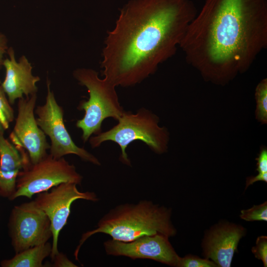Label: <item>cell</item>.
I'll return each mask as SVG.
<instances>
[{
  "instance_id": "cell-1",
  "label": "cell",
  "mask_w": 267,
  "mask_h": 267,
  "mask_svg": "<svg viewBox=\"0 0 267 267\" xmlns=\"http://www.w3.org/2000/svg\"><path fill=\"white\" fill-rule=\"evenodd\" d=\"M197 12L190 0H131L104 41L102 75L129 87L153 74L176 52Z\"/></svg>"
},
{
  "instance_id": "cell-2",
  "label": "cell",
  "mask_w": 267,
  "mask_h": 267,
  "mask_svg": "<svg viewBox=\"0 0 267 267\" xmlns=\"http://www.w3.org/2000/svg\"><path fill=\"white\" fill-rule=\"evenodd\" d=\"M267 47V0H205L179 47L205 81L224 86Z\"/></svg>"
},
{
  "instance_id": "cell-3",
  "label": "cell",
  "mask_w": 267,
  "mask_h": 267,
  "mask_svg": "<svg viewBox=\"0 0 267 267\" xmlns=\"http://www.w3.org/2000/svg\"><path fill=\"white\" fill-rule=\"evenodd\" d=\"M171 210L149 200L116 206L98 221L96 227L83 233L74 252L76 260L84 242L92 235L102 233L112 239L129 242L146 235L161 234L173 237L177 230L171 221Z\"/></svg>"
},
{
  "instance_id": "cell-4",
  "label": "cell",
  "mask_w": 267,
  "mask_h": 267,
  "mask_svg": "<svg viewBox=\"0 0 267 267\" xmlns=\"http://www.w3.org/2000/svg\"><path fill=\"white\" fill-rule=\"evenodd\" d=\"M117 121L118 124L110 129L89 138L92 148L98 147L105 141L114 142L121 149L120 161L130 166L131 162L126 149L135 140L143 142L156 154L167 152L169 133L165 127L159 126V118L151 111L145 108L135 113L125 111Z\"/></svg>"
},
{
  "instance_id": "cell-5",
  "label": "cell",
  "mask_w": 267,
  "mask_h": 267,
  "mask_svg": "<svg viewBox=\"0 0 267 267\" xmlns=\"http://www.w3.org/2000/svg\"><path fill=\"white\" fill-rule=\"evenodd\" d=\"M79 84L87 88L89 94L88 100L80 101L77 108L84 110L83 118L76 122V127L82 131V139L86 142L92 134L101 132L103 121L112 118L118 120L124 110L121 105L116 87L106 79L100 78L95 70L79 68L73 72Z\"/></svg>"
},
{
  "instance_id": "cell-6",
  "label": "cell",
  "mask_w": 267,
  "mask_h": 267,
  "mask_svg": "<svg viewBox=\"0 0 267 267\" xmlns=\"http://www.w3.org/2000/svg\"><path fill=\"white\" fill-rule=\"evenodd\" d=\"M83 177L75 167L63 157L55 158L50 154L21 172L17 178L16 190L9 200L21 196L31 198L58 184L72 182L81 184Z\"/></svg>"
},
{
  "instance_id": "cell-7",
  "label": "cell",
  "mask_w": 267,
  "mask_h": 267,
  "mask_svg": "<svg viewBox=\"0 0 267 267\" xmlns=\"http://www.w3.org/2000/svg\"><path fill=\"white\" fill-rule=\"evenodd\" d=\"M47 89L45 104L38 106L35 112L39 127L50 139V154L55 158L75 154L84 161L100 166V162L95 156L78 146L72 140L64 125L63 109L57 103L48 80Z\"/></svg>"
},
{
  "instance_id": "cell-8",
  "label": "cell",
  "mask_w": 267,
  "mask_h": 267,
  "mask_svg": "<svg viewBox=\"0 0 267 267\" xmlns=\"http://www.w3.org/2000/svg\"><path fill=\"white\" fill-rule=\"evenodd\" d=\"M8 227L11 244L16 253L45 243L52 237L50 221L34 201L14 207Z\"/></svg>"
},
{
  "instance_id": "cell-9",
  "label": "cell",
  "mask_w": 267,
  "mask_h": 267,
  "mask_svg": "<svg viewBox=\"0 0 267 267\" xmlns=\"http://www.w3.org/2000/svg\"><path fill=\"white\" fill-rule=\"evenodd\" d=\"M77 184L62 183L53 187L49 192L38 194L34 200L50 221L52 244L50 257L52 259L59 252L57 244L61 230L67 223L72 203L77 199L96 202L98 198L94 192L79 191Z\"/></svg>"
},
{
  "instance_id": "cell-10",
  "label": "cell",
  "mask_w": 267,
  "mask_h": 267,
  "mask_svg": "<svg viewBox=\"0 0 267 267\" xmlns=\"http://www.w3.org/2000/svg\"><path fill=\"white\" fill-rule=\"evenodd\" d=\"M37 97L35 93L19 99L17 116L9 136L12 144L26 150L33 164L44 158L50 148L45 134L39 127L34 116Z\"/></svg>"
},
{
  "instance_id": "cell-11",
  "label": "cell",
  "mask_w": 267,
  "mask_h": 267,
  "mask_svg": "<svg viewBox=\"0 0 267 267\" xmlns=\"http://www.w3.org/2000/svg\"><path fill=\"white\" fill-rule=\"evenodd\" d=\"M161 234L146 235L129 242L115 239L105 241L103 246L107 255L125 256L133 259H146L178 267L180 257L169 240Z\"/></svg>"
},
{
  "instance_id": "cell-12",
  "label": "cell",
  "mask_w": 267,
  "mask_h": 267,
  "mask_svg": "<svg viewBox=\"0 0 267 267\" xmlns=\"http://www.w3.org/2000/svg\"><path fill=\"white\" fill-rule=\"evenodd\" d=\"M246 229L228 221L219 222L206 231L202 240V255L218 267H229Z\"/></svg>"
},
{
  "instance_id": "cell-13",
  "label": "cell",
  "mask_w": 267,
  "mask_h": 267,
  "mask_svg": "<svg viewBox=\"0 0 267 267\" xmlns=\"http://www.w3.org/2000/svg\"><path fill=\"white\" fill-rule=\"evenodd\" d=\"M7 52L9 58L4 59L3 62L5 77L1 86L10 104H13L17 99L24 97V95L28 97L36 93L38 88L36 84L40 78L32 75L31 64L24 55L17 62L12 47L9 48Z\"/></svg>"
},
{
  "instance_id": "cell-14",
  "label": "cell",
  "mask_w": 267,
  "mask_h": 267,
  "mask_svg": "<svg viewBox=\"0 0 267 267\" xmlns=\"http://www.w3.org/2000/svg\"><path fill=\"white\" fill-rule=\"evenodd\" d=\"M0 130V196L9 199L15 192L19 173L31 164L28 152L5 139Z\"/></svg>"
},
{
  "instance_id": "cell-15",
  "label": "cell",
  "mask_w": 267,
  "mask_h": 267,
  "mask_svg": "<svg viewBox=\"0 0 267 267\" xmlns=\"http://www.w3.org/2000/svg\"><path fill=\"white\" fill-rule=\"evenodd\" d=\"M52 244L48 242L35 246L20 252L10 259L2 260V267H43L44 259L50 256Z\"/></svg>"
},
{
  "instance_id": "cell-16",
  "label": "cell",
  "mask_w": 267,
  "mask_h": 267,
  "mask_svg": "<svg viewBox=\"0 0 267 267\" xmlns=\"http://www.w3.org/2000/svg\"><path fill=\"white\" fill-rule=\"evenodd\" d=\"M256 102L255 117L262 124L267 123V79H262L255 89Z\"/></svg>"
},
{
  "instance_id": "cell-17",
  "label": "cell",
  "mask_w": 267,
  "mask_h": 267,
  "mask_svg": "<svg viewBox=\"0 0 267 267\" xmlns=\"http://www.w3.org/2000/svg\"><path fill=\"white\" fill-rule=\"evenodd\" d=\"M240 217L247 222L267 221V202H264L258 205H254L251 208L242 210Z\"/></svg>"
},
{
  "instance_id": "cell-18",
  "label": "cell",
  "mask_w": 267,
  "mask_h": 267,
  "mask_svg": "<svg viewBox=\"0 0 267 267\" xmlns=\"http://www.w3.org/2000/svg\"><path fill=\"white\" fill-rule=\"evenodd\" d=\"M212 261L188 254L179 258L178 267H217Z\"/></svg>"
},
{
  "instance_id": "cell-19",
  "label": "cell",
  "mask_w": 267,
  "mask_h": 267,
  "mask_svg": "<svg viewBox=\"0 0 267 267\" xmlns=\"http://www.w3.org/2000/svg\"><path fill=\"white\" fill-rule=\"evenodd\" d=\"M255 258L261 260L264 266H267V236L262 235L257 237L255 246L252 248Z\"/></svg>"
},
{
  "instance_id": "cell-20",
  "label": "cell",
  "mask_w": 267,
  "mask_h": 267,
  "mask_svg": "<svg viewBox=\"0 0 267 267\" xmlns=\"http://www.w3.org/2000/svg\"><path fill=\"white\" fill-rule=\"evenodd\" d=\"M0 110L5 116L9 123L12 122L14 118V111L10 105L6 93L1 86H0Z\"/></svg>"
},
{
  "instance_id": "cell-21",
  "label": "cell",
  "mask_w": 267,
  "mask_h": 267,
  "mask_svg": "<svg viewBox=\"0 0 267 267\" xmlns=\"http://www.w3.org/2000/svg\"><path fill=\"white\" fill-rule=\"evenodd\" d=\"M256 160L257 161L256 171L258 173H267V149L266 147H262Z\"/></svg>"
},
{
  "instance_id": "cell-22",
  "label": "cell",
  "mask_w": 267,
  "mask_h": 267,
  "mask_svg": "<svg viewBox=\"0 0 267 267\" xmlns=\"http://www.w3.org/2000/svg\"><path fill=\"white\" fill-rule=\"evenodd\" d=\"M54 267H77L74 263L69 260L66 256L58 252L52 259Z\"/></svg>"
},
{
  "instance_id": "cell-23",
  "label": "cell",
  "mask_w": 267,
  "mask_h": 267,
  "mask_svg": "<svg viewBox=\"0 0 267 267\" xmlns=\"http://www.w3.org/2000/svg\"><path fill=\"white\" fill-rule=\"evenodd\" d=\"M258 181H263L267 182V173H258V174L255 176L249 177L247 178L245 189H246L249 186Z\"/></svg>"
},
{
  "instance_id": "cell-24",
  "label": "cell",
  "mask_w": 267,
  "mask_h": 267,
  "mask_svg": "<svg viewBox=\"0 0 267 267\" xmlns=\"http://www.w3.org/2000/svg\"><path fill=\"white\" fill-rule=\"evenodd\" d=\"M7 39L5 36L0 34V69L3 66V56L8 50Z\"/></svg>"
},
{
  "instance_id": "cell-25",
  "label": "cell",
  "mask_w": 267,
  "mask_h": 267,
  "mask_svg": "<svg viewBox=\"0 0 267 267\" xmlns=\"http://www.w3.org/2000/svg\"><path fill=\"white\" fill-rule=\"evenodd\" d=\"M9 125V122L0 110V130L4 131L8 128Z\"/></svg>"
}]
</instances>
